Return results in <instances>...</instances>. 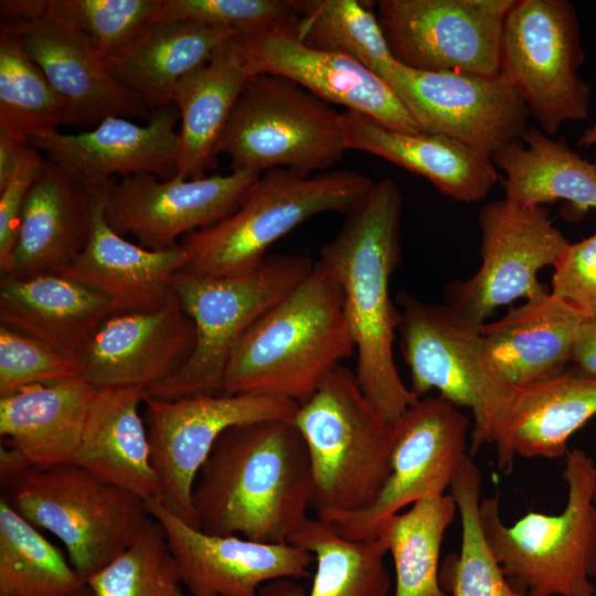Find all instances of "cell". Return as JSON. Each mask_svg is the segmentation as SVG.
Listing matches in <instances>:
<instances>
[{"label":"cell","mask_w":596,"mask_h":596,"mask_svg":"<svg viewBox=\"0 0 596 596\" xmlns=\"http://www.w3.org/2000/svg\"><path fill=\"white\" fill-rule=\"evenodd\" d=\"M46 158L28 142L18 156L15 167L0 189V273L8 276L17 243L19 223L25 198L41 175Z\"/></svg>","instance_id":"ee69618b"},{"label":"cell","mask_w":596,"mask_h":596,"mask_svg":"<svg viewBox=\"0 0 596 596\" xmlns=\"http://www.w3.org/2000/svg\"><path fill=\"white\" fill-rule=\"evenodd\" d=\"M147 395L137 386L98 389L73 461L143 500L158 492L148 430L139 413Z\"/></svg>","instance_id":"f1b7e54d"},{"label":"cell","mask_w":596,"mask_h":596,"mask_svg":"<svg viewBox=\"0 0 596 596\" xmlns=\"http://www.w3.org/2000/svg\"><path fill=\"white\" fill-rule=\"evenodd\" d=\"M469 421L441 396L419 397L393 424L391 471L365 510L329 523L347 539H375L377 526L409 504L444 494L467 453Z\"/></svg>","instance_id":"9a60e30c"},{"label":"cell","mask_w":596,"mask_h":596,"mask_svg":"<svg viewBox=\"0 0 596 596\" xmlns=\"http://www.w3.org/2000/svg\"><path fill=\"white\" fill-rule=\"evenodd\" d=\"M572 361L583 374L596 377V317L581 323L575 337Z\"/></svg>","instance_id":"bcb514c9"},{"label":"cell","mask_w":596,"mask_h":596,"mask_svg":"<svg viewBox=\"0 0 596 596\" xmlns=\"http://www.w3.org/2000/svg\"><path fill=\"white\" fill-rule=\"evenodd\" d=\"M73 596H94L93 592L91 590V588L87 586L83 587L79 592H77L76 594H74Z\"/></svg>","instance_id":"681fc988"},{"label":"cell","mask_w":596,"mask_h":596,"mask_svg":"<svg viewBox=\"0 0 596 596\" xmlns=\"http://www.w3.org/2000/svg\"><path fill=\"white\" fill-rule=\"evenodd\" d=\"M312 492L309 455L292 421L227 428L203 464L192 493L200 530L289 543L307 521Z\"/></svg>","instance_id":"7a4b0ae2"},{"label":"cell","mask_w":596,"mask_h":596,"mask_svg":"<svg viewBox=\"0 0 596 596\" xmlns=\"http://www.w3.org/2000/svg\"><path fill=\"white\" fill-rule=\"evenodd\" d=\"M159 21H190L237 35L294 28L298 22L291 0H161Z\"/></svg>","instance_id":"b9f144b4"},{"label":"cell","mask_w":596,"mask_h":596,"mask_svg":"<svg viewBox=\"0 0 596 596\" xmlns=\"http://www.w3.org/2000/svg\"><path fill=\"white\" fill-rule=\"evenodd\" d=\"M374 181L351 170L301 175L287 169L259 174L228 216L180 240L185 273L224 277L258 268L269 247L318 214L347 215L368 195Z\"/></svg>","instance_id":"8992f818"},{"label":"cell","mask_w":596,"mask_h":596,"mask_svg":"<svg viewBox=\"0 0 596 596\" xmlns=\"http://www.w3.org/2000/svg\"><path fill=\"white\" fill-rule=\"evenodd\" d=\"M86 584L94 596H184L166 536L153 519L130 547Z\"/></svg>","instance_id":"60d3db41"},{"label":"cell","mask_w":596,"mask_h":596,"mask_svg":"<svg viewBox=\"0 0 596 596\" xmlns=\"http://www.w3.org/2000/svg\"><path fill=\"white\" fill-rule=\"evenodd\" d=\"M92 193L46 159L22 206L9 277L58 273L84 248Z\"/></svg>","instance_id":"4316f807"},{"label":"cell","mask_w":596,"mask_h":596,"mask_svg":"<svg viewBox=\"0 0 596 596\" xmlns=\"http://www.w3.org/2000/svg\"><path fill=\"white\" fill-rule=\"evenodd\" d=\"M296 33L313 49L343 53L391 88L400 63L394 58L376 14L358 0H295Z\"/></svg>","instance_id":"8d00e7d4"},{"label":"cell","mask_w":596,"mask_h":596,"mask_svg":"<svg viewBox=\"0 0 596 596\" xmlns=\"http://www.w3.org/2000/svg\"><path fill=\"white\" fill-rule=\"evenodd\" d=\"M298 23V22H297ZM296 26L236 38L254 74L284 76L328 104L368 116L392 130L423 132L393 89L352 57L304 44Z\"/></svg>","instance_id":"d6986e66"},{"label":"cell","mask_w":596,"mask_h":596,"mask_svg":"<svg viewBox=\"0 0 596 596\" xmlns=\"http://www.w3.org/2000/svg\"><path fill=\"white\" fill-rule=\"evenodd\" d=\"M9 490V502L63 543L85 582L130 547L152 521L143 499L74 462L31 467Z\"/></svg>","instance_id":"30bf717a"},{"label":"cell","mask_w":596,"mask_h":596,"mask_svg":"<svg viewBox=\"0 0 596 596\" xmlns=\"http://www.w3.org/2000/svg\"><path fill=\"white\" fill-rule=\"evenodd\" d=\"M457 514L451 493L422 499L384 520L375 531L395 571L394 596H449L440 584L444 535Z\"/></svg>","instance_id":"e575fe53"},{"label":"cell","mask_w":596,"mask_h":596,"mask_svg":"<svg viewBox=\"0 0 596 596\" xmlns=\"http://www.w3.org/2000/svg\"><path fill=\"white\" fill-rule=\"evenodd\" d=\"M62 98L66 125L91 129L110 116L150 119L149 108L121 85L76 29L51 20H2Z\"/></svg>","instance_id":"7402d4cb"},{"label":"cell","mask_w":596,"mask_h":596,"mask_svg":"<svg viewBox=\"0 0 596 596\" xmlns=\"http://www.w3.org/2000/svg\"><path fill=\"white\" fill-rule=\"evenodd\" d=\"M309 256H267L255 270L236 276L205 277L183 270L173 288L192 319L195 343L189 360L167 380L149 387L148 396L177 400L222 393L230 358L247 330L312 270Z\"/></svg>","instance_id":"ba28073f"},{"label":"cell","mask_w":596,"mask_h":596,"mask_svg":"<svg viewBox=\"0 0 596 596\" xmlns=\"http://www.w3.org/2000/svg\"><path fill=\"white\" fill-rule=\"evenodd\" d=\"M481 472L467 454L450 485L461 523L459 554L440 567V584L449 596H526L507 578L483 534L480 523Z\"/></svg>","instance_id":"74e56055"},{"label":"cell","mask_w":596,"mask_h":596,"mask_svg":"<svg viewBox=\"0 0 596 596\" xmlns=\"http://www.w3.org/2000/svg\"><path fill=\"white\" fill-rule=\"evenodd\" d=\"M595 502H596V491H595Z\"/></svg>","instance_id":"f907efd6"},{"label":"cell","mask_w":596,"mask_h":596,"mask_svg":"<svg viewBox=\"0 0 596 596\" xmlns=\"http://www.w3.org/2000/svg\"><path fill=\"white\" fill-rule=\"evenodd\" d=\"M180 119L175 104L156 109L147 125L110 116L78 134L47 131L29 138L73 182L93 191L113 178L152 174L174 178L179 161Z\"/></svg>","instance_id":"ffe728a7"},{"label":"cell","mask_w":596,"mask_h":596,"mask_svg":"<svg viewBox=\"0 0 596 596\" xmlns=\"http://www.w3.org/2000/svg\"><path fill=\"white\" fill-rule=\"evenodd\" d=\"M116 312L117 307L104 295L62 273L24 279L1 276V324L74 361L98 327Z\"/></svg>","instance_id":"484cf974"},{"label":"cell","mask_w":596,"mask_h":596,"mask_svg":"<svg viewBox=\"0 0 596 596\" xmlns=\"http://www.w3.org/2000/svg\"><path fill=\"white\" fill-rule=\"evenodd\" d=\"M111 183L93 190L87 242L58 273L104 295L119 312L156 310L173 291L174 275L184 267L187 253L180 243L153 251L115 232L104 211Z\"/></svg>","instance_id":"603a6c76"},{"label":"cell","mask_w":596,"mask_h":596,"mask_svg":"<svg viewBox=\"0 0 596 596\" xmlns=\"http://www.w3.org/2000/svg\"><path fill=\"white\" fill-rule=\"evenodd\" d=\"M145 423L157 476L156 498L174 515L200 529L192 493L219 437L230 427L267 419L292 421L298 403L264 394H198L145 400Z\"/></svg>","instance_id":"7c38bea8"},{"label":"cell","mask_w":596,"mask_h":596,"mask_svg":"<svg viewBox=\"0 0 596 596\" xmlns=\"http://www.w3.org/2000/svg\"><path fill=\"white\" fill-rule=\"evenodd\" d=\"M348 149L381 157L424 177L455 201L487 196L498 180L491 157L439 134L392 130L359 113H341Z\"/></svg>","instance_id":"d4e9b609"},{"label":"cell","mask_w":596,"mask_h":596,"mask_svg":"<svg viewBox=\"0 0 596 596\" xmlns=\"http://www.w3.org/2000/svg\"><path fill=\"white\" fill-rule=\"evenodd\" d=\"M479 224L478 270L446 288V305L477 328L500 307L545 291L539 273L554 267L570 244L542 205H521L507 199L489 202L479 213Z\"/></svg>","instance_id":"4fadbf2b"},{"label":"cell","mask_w":596,"mask_h":596,"mask_svg":"<svg viewBox=\"0 0 596 596\" xmlns=\"http://www.w3.org/2000/svg\"><path fill=\"white\" fill-rule=\"evenodd\" d=\"M596 415V377L562 373L518 391L508 426L511 454L558 459L570 437Z\"/></svg>","instance_id":"d6a6232c"},{"label":"cell","mask_w":596,"mask_h":596,"mask_svg":"<svg viewBox=\"0 0 596 596\" xmlns=\"http://www.w3.org/2000/svg\"><path fill=\"white\" fill-rule=\"evenodd\" d=\"M354 351L341 289L317 260L309 275L240 340L222 393L264 394L299 404Z\"/></svg>","instance_id":"3957f363"},{"label":"cell","mask_w":596,"mask_h":596,"mask_svg":"<svg viewBox=\"0 0 596 596\" xmlns=\"http://www.w3.org/2000/svg\"><path fill=\"white\" fill-rule=\"evenodd\" d=\"M402 205L391 178L374 182L337 235L322 245L318 259L342 292L360 389L392 425L419 398L402 381L393 353L401 312L390 281L401 262Z\"/></svg>","instance_id":"6da1fadb"},{"label":"cell","mask_w":596,"mask_h":596,"mask_svg":"<svg viewBox=\"0 0 596 596\" xmlns=\"http://www.w3.org/2000/svg\"><path fill=\"white\" fill-rule=\"evenodd\" d=\"M392 89L423 132L447 136L489 157L529 127L526 106L501 75L426 72L400 64Z\"/></svg>","instance_id":"2e32d148"},{"label":"cell","mask_w":596,"mask_h":596,"mask_svg":"<svg viewBox=\"0 0 596 596\" xmlns=\"http://www.w3.org/2000/svg\"><path fill=\"white\" fill-rule=\"evenodd\" d=\"M32 465L29 460L14 447L7 445L0 448V480L1 485L9 488Z\"/></svg>","instance_id":"7dc6e473"},{"label":"cell","mask_w":596,"mask_h":596,"mask_svg":"<svg viewBox=\"0 0 596 596\" xmlns=\"http://www.w3.org/2000/svg\"><path fill=\"white\" fill-rule=\"evenodd\" d=\"M97 391L77 376L0 396V435L32 467L73 462Z\"/></svg>","instance_id":"f546056e"},{"label":"cell","mask_w":596,"mask_h":596,"mask_svg":"<svg viewBox=\"0 0 596 596\" xmlns=\"http://www.w3.org/2000/svg\"><path fill=\"white\" fill-rule=\"evenodd\" d=\"M145 502L163 531L182 586L192 596H259L265 583L309 576L313 556L299 545L209 534L174 515L156 497Z\"/></svg>","instance_id":"ac0fdd59"},{"label":"cell","mask_w":596,"mask_h":596,"mask_svg":"<svg viewBox=\"0 0 596 596\" xmlns=\"http://www.w3.org/2000/svg\"><path fill=\"white\" fill-rule=\"evenodd\" d=\"M584 320L579 311L545 290L480 327L486 362L514 390L562 374Z\"/></svg>","instance_id":"cb8c5ba5"},{"label":"cell","mask_w":596,"mask_h":596,"mask_svg":"<svg viewBox=\"0 0 596 596\" xmlns=\"http://www.w3.org/2000/svg\"><path fill=\"white\" fill-rule=\"evenodd\" d=\"M289 543L306 549L316 561L310 588L305 592L300 585L283 578L263 586L259 596H387V550L380 539H347L329 523L308 518Z\"/></svg>","instance_id":"836d02e7"},{"label":"cell","mask_w":596,"mask_h":596,"mask_svg":"<svg viewBox=\"0 0 596 596\" xmlns=\"http://www.w3.org/2000/svg\"><path fill=\"white\" fill-rule=\"evenodd\" d=\"M551 292L585 319L596 317V233L568 244L554 265Z\"/></svg>","instance_id":"f6af8a7d"},{"label":"cell","mask_w":596,"mask_h":596,"mask_svg":"<svg viewBox=\"0 0 596 596\" xmlns=\"http://www.w3.org/2000/svg\"><path fill=\"white\" fill-rule=\"evenodd\" d=\"M347 150L341 113L284 76L258 73L242 91L215 156L226 155L232 171L280 168L311 175Z\"/></svg>","instance_id":"9c48e42d"},{"label":"cell","mask_w":596,"mask_h":596,"mask_svg":"<svg viewBox=\"0 0 596 596\" xmlns=\"http://www.w3.org/2000/svg\"><path fill=\"white\" fill-rule=\"evenodd\" d=\"M259 174L238 170L195 179L121 178L108 189L105 219L115 232L134 235L145 248L168 249L234 212Z\"/></svg>","instance_id":"e0dca14e"},{"label":"cell","mask_w":596,"mask_h":596,"mask_svg":"<svg viewBox=\"0 0 596 596\" xmlns=\"http://www.w3.org/2000/svg\"><path fill=\"white\" fill-rule=\"evenodd\" d=\"M234 32L190 21H152L128 44L102 56L109 72L149 109L174 104L188 74L209 62Z\"/></svg>","instance_id":"83f0119b"},{"label":"cell","mask_w":596,"mask_h":596,"mask_svg":"<svg viewBox=\"0 0 596 596\" xmlns=\"http://www.w3.org/2000/svg\"><path fill=\"white\" fill-rule=\"evenodd\" d=\"M236 38L177 85L173 103L179 109L181 126L174 178H202L216 164V145L242 91L255 75Z\"/></svg>","instance_id":"4dcf8cb0"},{"label":"cell","mask_w":596,"mask_h":596,"mask_svg":"<svg viewBox=\"0 0 596 596\" xmlns=\"http://www.w3.org/2000/svg\"><path fill=\"white\" fill-rule=\"evenodd\" d=\"M195 328L174 288L160 308L116 312L93 333L75 360L79 377L97 389L149 387L189 360Z\"/></svg>","instance_id":"44dd1931"},{"label":"cell","mask_w":596,"mask_h":596,"mask_svg":"<svg viewBox=\"0 0 596 596\" xmlns=\"http://www.w3.org/2000/svg\"><path fill=\"white\" fill-rule=\"evenodd\" d=\"M85 579L34 524L0 499V596H73Z\"/></svg>","instance_id":"d590c367"},{"label":"cell","mask_w":596,"mask_h":596,"mask_svg":"<svg viewBox=\"0 0 596 596\" xmlns=\"http://www.w3.org/2000/svg\"><path fill=\"white\" fill-rule=\"evenodd\" d=\"M579 146L589 147L595 146L596 147V125L588 128L579 138L578 140Z\"/></svg>","instance_id":"c3c4849f"},{"label":"cell","mask_w":596,"mask_h":596,"mask_svg":"<svg viewBox=\"0 0 596 596\" xmlns=\"http://www.w3.org/2000/svg\"><path fill=\"white\" fill-rule=\"evenodd\" d=\"M583 61L568 1L514 0L503 24L500 75L549 136L588 115L592 88L578 76Z\"/></svg>","instance_id":"8fae6325"},{"label":"cell","mask_w":596,"mask_h":596,"mask_svg":"<svg viewBox=\"0 0 596 596\" xmlns=\"http://www.w3.org/2000/svg\"><path fill=\"white\" fill-rule=\"evenodd\" d=\"M161 0H33V17L67 24L102 56L128 44L155 21Z\"/></svg>","instance_id":"ab89813d"},{"label":"cell","mask_w":596,"mask_h":596,"mask_svg":"<svg viewBox=\"0 0 596 596\" xmlns=\"http://www.w3.org/2000/svg\"><path fill=\"white\" fill-rule=\"evenodd\" d=\"M60 125H66L62 98L30 58L18 34L1 21L0 135L28 142Z\"/></svg>","instance_id":"f35d334b"},{"label":"cell","mask_w":596,"mask_h":596,"mask_svg":"<svg viewBox=\"0 0 596 596\" xmlns=\"http://www.w3.org/2000/svg\"><path fill=\"white\" fill-rule=\"evenodd\" d=\"M568 493L560 514L530 511L507 525L499 497L480 501V523L512 586L526 596H596V465L582 449L565 456Z\"/></svg>","instance_id":"5b68a950"},{"label":"cell","mask_w":596,"mask_h":596,"mask_svg":"<svg viewBox=\"0 0 596 596\" xmlns=\"http://www.w3.org/2000/svg\"><path fill=\"white\" fill-rule=\"evenodd\" d=\"M307 446L317 519L334 523L368 509L391 471L393 425L340 364L299 403L292 419Z\"/></svg>","instance_id":"277c9868"},{"label":"cell","mask_w":596,"mask_h":596,"mask_svg":"<svg viewBox=\"0 0 596 596\" xmlns=\"http://www.w3.org/2000/svg\"><path fill=\"white\" fill-rule=\"evenodd\" d=\"M514 0H380L375 14L394 58L426 72L500 75Z\"/></svg>","instance_id":"5bb4252c"},{"label":"cell","mask_w":596,"mask_h":596,"mask_svg":"<svg viewBox=\"0 0 596 596\" xmlns=\"http://www.w3.org/2000/svg\"><path fill=\"white\" fill-rule=\"evenodd\" d=\"M77 376L74 360L38 339L0 326V396Z\"/></svg>","instance_id":"7bdbcfd3"},{"label":"cell","mask_w":596,"mask_h":596,"mask_svg":"<svg viewBox=\"0 0 596 596\" xmlns=\"http://www.w3.org/2000/svg\"><path fill=\"white\" fill-rule=\"evenodd\" d=\"M505 177L502 184L508 201L521 205H543L558 200L571 206V215L582 217L596 209V163L583 159L564 138H551L528 127L515 139L491 155Z\"/></svg>","instance_id":"1f68e13d"},{"label":"cell","mask_w":596,"mask_h":596,"mask_svg":"<svg viewBox=\"0 0 596 596\" xmlns=\"http://www.w3.org/2000/svg\"><path fill=\"white\" fill-rule=\"evenodd\" d=\"M400 347L408 368L411 390L423 397L432 390L473 415L469 455L494 444L498 468L509 473L515 457L508 444V426L519 390L501 382L489 369L482 336L448 305L430 304L401 291Z\"/></svg>","instance_id":"52a82bcc"}]
</instances>
